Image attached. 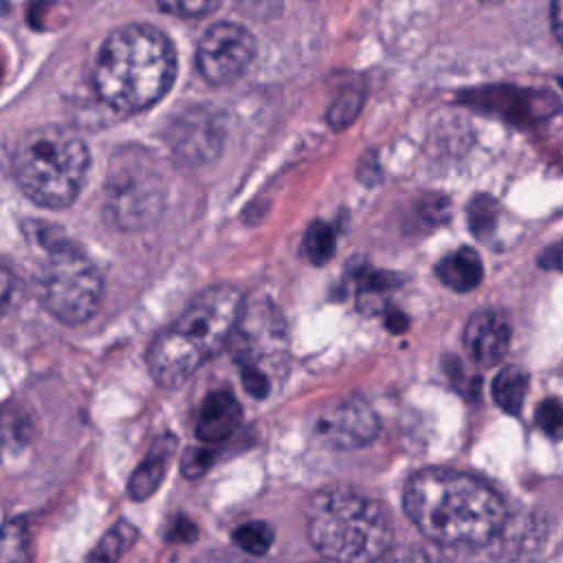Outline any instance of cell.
<instances>
[{
  "label": "cell",
  "mask_w": 563,
  "mask_h": 563,
  "mask_svg": "<svg viewBox=\"0 0 563 563\" xmlns=\"http://www.w3.org/2000/svg\"><path fill=\"white\" fill-rule=\"evenodd\" d=\"M222 0H158V4L167 13H176L183 18H202L213 13Z\"/></svg>",
  "instance_id": "obj_21"
},
{
  "label": "cell",
  "mask_w": 563,
  "mask_h": 563,
  "mask_svg": "<svg viewBox=\"0 0 563 563\" xmlns=\"http://www.w3.org/2000/svg\"><path fill=\"white\" fill-rule=\"evenodd\" d=\"M389 563H440V561L431 552L411 545V548H402V550L394 552Z\"/></svg>",
  "instance_id": "obj_25"
},
{
  "label": "cell",
  "mask_w": 563,
  "mask_h": 563,
  "mask_svg": "<svg viewBox=\"0 0 563 563\" xmlns=\"http://www.w3.org/2000/svg\"><path fill=\"white\" fill-rule=\"evenodd\" d=\"M402 504L413 526L440 545L488 543L506 521V506L488 484L451 468L413 473Z\"/></svg>",
  "instance_id": "obj_1"
},
{
  "label": "cell",
  "mask_w": 563,
  "mask_h": 563,
  "mask_svg": "<svg viewBox=\"0 0 563 563\" xmlns=\"http://www.w3.org/2000/svg\"><path fill=\"white\" fill-rule=\"evenodd\" d=\"M550 22L556 40L563 44V0H552V11H550Z\"/></svg>",
  "instance_id": "obj_28"
},
{
  "label": "cell",
  "mask_w": 563,
  "mask_h": 563,
  "mask_svg": "<svg viewBox=\"0 0 563 563\" xmlns=\"http://www.w3.org/2000/svg\"><path fill=\"white\" fill-rule=\"evenodd\" d=\"M306 526L314 550L334 563H374L394 537L387 510L345 486L317 493L308 504Z\"/></svg>",
  "instance_id": "obj_4"
},
{
  "label": "cell",
  "mask_w": 563,
  "mask_h": 563,
  "mask_svg": "<svg viewBox=\"0 0 563 563\" xmlns=\"http://www.w3.org/2000/svg\"><path fill=\"white\" fill-rule=\"evenodd\" d=\"M213 464V451L205 449V446H191L183 453L180 460V468L185 473V477H200L202 473H207V468Z\"/></svg>",
  "instance_id": "obj_22"
},
{
  "label": "cell",
  "mask_w": 563,
  "mask_h": 563,
  "mask_svg": "<svg viewBox=\"0 0 563 563\" xmlns=\"http://www.w3.org/2000/svg\"><path fill=\"white\" fill-rule=\"evenodd\" d=\"M255 57L253 35L233 22H218L198 42L196 66L211 84H231L244 75Z\"/></svg>",
  "instance_id": "obj_9"
},
{
  "label": "cell",
  "mask_w": 563,
  "mask_h": 563,
  "mask_svg": "<svg viewBox=\"0 0 563 563\" xmlns=\"http://www.w3.org/2000/svg\"><path fill=\"white\" fill-rule=\"evenodd\" d=\"M33 229L35 244L46 253L35 277L42 306L68 325L90 319L99 308L103 290L97 266L75 244L64 240L55 227L35 222Z\"/></svg>",
  "instance_id": "obj_6"
},
{
  "label": "cell",
  "mask_w": 563,
  "mask_h": 563,
  "mask_svg": "<svg viewBox=\"0 0 563 563\" xmlns=\"http://www.w3.org/2000/svg\"><path fill=\"white\" fill-rule=\"evenodd\" d=\"M233 541L242 552L251 556H262L273 545V530L264 521H246L233 530Z\"/></svg>",
  "instance_id": "obj_18"
},
{
  "label": "cell",
  "mask_w": 563,
  "mask_h": 563,
  "mask_svg": "<svg viewBox=\"0 0 563 563\" xmlns=\"http://www.w3.org/2000/svg\"><path fill=\"white\" fill-rule=\"evenodd\" d=\"M88 150L81 136L62 125H40L24 132L11 154L18 187L40 207H68L81 191L88 172Z\"/></svg>",
  "instance_id": "obj_5"
},
{
  "label": "cell",
  "mask_w": 563,
  "mask_h": 563,
  "mask_svg": "<svg viewBox=\"0 0 563 563\" xmlns=\"http://www.w3.org/2000/svg\"><path fill=\"white\" fill-rule=\"evenodd\" d=\"M534 422L539 429L550 435V438H561L563 435V402L556 398H548L537 407Z\"/></svg>",
  "instance_id": "obj_20"
},
{
  "label": "cell",
  "mask_w": 563,
  "mask_h": 563,
  "mask_svg": "<svg viewBox=\"0 0 563 563\" xmlns=\"http://www.w3.org/2000/svg\"><path fill=\"white\" fill-rule=\"evenodd\" d=\"M240 420H242V407L238 398L227 389L211 391L200 405V411L196 418V433L202 442L218 444L235 431Z\"/></svg>",
  "instance_id": "obj_13"
},
{
  "label": "cell",
  "mask_w": 563,
  "mask_h": 563,
  "mask_svg": "<svg viewBox=\"0 0 563 563\" xmlns=\"http://www.w3.org/2000/svg\"><path fill=\"white\" fill-rule=\"evenodd\" d=\"M310 433L328 449H358L376 438L378 418L363 398H336L317 407L310 418Z\"/></svg>",
  "instance_id": "obj_8"
},
{
  "label": "cell",
  "mask_w": 563,
  "mask_h": 563,
  "mask_svg": "<svg viewBox=\"0 0 563 563\" xmlns=\"http://www.w3.org/2000/svg\"><path fill=\"white\" fill-rule=\"evenodd\" d=\"M510 345V321L499 310L475 312L464 328V347L475 363L493 365L501 361Z\"/></svg>",
  "instance_id": "obj_12"
},
{
  "label": "cell",
  "mask_w": 563,
  "mask_h": 563,
  "mask_svg": "<svg viewBox=\"0 0 563 563\" xmlns=\"http://www.w3.org/2000/svg\"><path fill=\"white\" fill-rule=\"evenodd\" d=\"M244 299L233 286L200 292L189 308L165 328L147 350V367L156 385H183L207 358L231 343Z\"/></svg>",
  "instance_id": "obj_3"
},
{
  "label": "cell",
  "mask_w": 563,
  "mask_h": 563,
  "mask_svg": "<svg viewBox=\"0 0 563 563\" xmlns=\"http://www.w3.org/2000/svg\"><path fill=\"white\" fill-rule=\"evenodd\" d=\"M528 394V376L519 367H504L493 380V398L506 413L517 416Z\"/></svg>",
  "instance_id": "obj_16"
},
{
  "label": "cell",
  "mask_w": 563,
  "mask_h": 563,
  "mask_svg": "<svg viewBox=\"0 0 563 563\" xmlns=\"http://www.w3.org/2000/svg\"><path fill=\"white\" fill-rule=\"evenodd\" d=\"M196 534V526L187 519H176L167 532L169 541H189Z\"/></svg>",
  "instance_id": "obj_26"
},
{
  "label": "cell",
  "mask_w": 563,
  "mask_h": 563,
  "mask_svg": "<svg viewBox=\"0 0 563 563\" xmlns=\"http://www.w3.org/2000/svg\"><path fill=\"white\" fill-rule=\"evenodd\" d=\"M358 106H361V95L345 92L343 97H339L336 103H332V110H330L332 125H345L356 114Z\"/></svg>",
  "instance_id": "obj_24"
},
{
  "label": "cell",
  "mask_w": 563,
  "mask_h": 563,
  "mask_svg": "<svg viewBox=\"0 0 563 563\" xmlns=\"http://www.w3.org/2000/svg\"><path fill=\"white\" fill-rule=\"evenodd\" d=\"M136 530L128 521L114 523L97 543V548L90 552L86 563H117L121 554L134 543Z\"/></svg>",
  "instance_id": "obj_17"
},
{
  "label": "cell",
  "mask_w": 563,
  "mask_h": 563,
  "mask_svg": "<svg viewBox=\"0 0 563 563\" xmlns=\"http://www.w3.org/2000/svg\"><path fill=\"white\" fill-rule=\"evenodd\" d=\"M167 139L174 154L185 163L200 165L220 152L224 141V121L218 110L196 106L174 119Z\"/></svg>",
  "instance_id": "obj_11"
},
{
  "label": "cell",
  "mask_w": 563,
  "mask_h": 563,
  "mask_svg": "<svg viewBox=\"0 0 563 563\" xmlns=\"http://www.w3.org/2000/svg\"><path fill=\"white\" fill-rule=\"evenodd\" d=\"M172 449H174V438L172 435L161 438L150 449L145 460L139 464V468L130 477V497L132 499L143 501L161 486V482L165 477V471H167Z\"/></svg>",
  "instance_id": "obj_15"
},
{
  "label": "cell",
  "mask_w": 563,
  "mask_h": 563,
  "mask_svg": "<svg viewBox=\"0 0 563 563\" xmlns=\"http://www.w3.org/2000/svg\"><path fill=\"white\" fill-rule=\"evenodd\" d=\"M229 345L240 365L244 389L253 398H266L273 380L271 367H277L286 354L282 319L264 306H253L249 312L244 308Z\"/></svg>",
  "instance_id": "obj_7"
},
{
  "label": "cell",
  "mask_w": 563,
  "mask_h": 563,
  "mask_svg": "<svg viewBox=\"0 0 563 563\" xmlns=\"http://www.w3.org/2000/svg\"><path fill=\"white\" fill-rule=\"evenodd\" d=\"M336 240H334V231L330 224L325 222H312L303 235V255L312 262V264H325L332 253H334Z\"/></svg>",
  "instance_id": "obj_19"
},
{
  "label": "cell",
  "mask_w": 563,
  "mask_h": 563,
  "mask_svg": "<svg viewBox=\"0 0 563 563\" xmlns=\"http://www.w3.org/2000/svg\"><path fill=\"white\" fill-rule=\"evenodd\" d=\"M387 325H389L394 332H400V330L407 328V319H405L402 314H391V317L387 319Z\"/></svg>",
  "instance_id": "obj_29"
},
{
  "label": "cell",
  "mask_w": 563,
  "mask_h": 563,
  "mask_svg": "<svg viewBox=\"0 0 563 563\" xmlns=\"http://www.w3.org/2000/svg\"><path fill=\"white\" fill-rule=\"evenodd\" d=\"M163 207V189L154 174L125 169L117 174L108 189V213L121 229L134 231L154 222Z\"/></svg>",
  "instance_id": "obj_10"
},
{
  "label": "cell",
  "mask_w": 563,
  "mask_h": 563,
  "mask_svg": "<svg viewBox=\"0 0 563 563\" xmlns=\"http://www.w3.org/2000/svg\"><path fill=\"white\" fill-rule=\"evenodd\" d=\"M435 275L446 288L455 292H468L479 286L484 268L479 255L473 249L462 246L438 262Z\"/></svg>",
  "instance_id": "obj_14"
},
{
  "label": "cell",
  "mask_w": 563,
  "mask_h": 563,
  "mask_svg": "<svg viewBox=\"0 0 563 563\" xmlns=\"http://www.w3.org/2000/svg\"><path fill=\"white\" fill-rule=\"evenodd\" d=\"M541 266H543V268L563 271V242H556V244H552L550 249L543 251V255H541Z\"/></svg>",
  "instance_id": "obj_27"
},
{
  "label": "cell",
  "mask_w": 563,
  "mask_h": 563,
  "mask_svg": "<svg viewBox=\"0 0 563 563\" xmlns=\"http://www.w3.org/2000/svg\"><path fill=\"white\" fill-rule=\"evenodd\" d=\"M176 55L154 26L128 24L108 35L95 62L97 95L114 110L139 112L156 103L172 86Z\"/></svg>",
  "instance_id": "obj_2"
},
{
  "label": "cell",
  "mask_w": 563,
  "mask_h": 563,
  "mask_svg": "<svg viewBox=\"0 0 563 563\" xmlns=\"http://www.w3.org/2000/svg\"><path fill=\"white\" fill-rule=\"evenodd\" d=\"M484 2H499V0H484Z\"/></svg>",
  "instance_id": "obj_30"
},
{
  "label": "cell",
  "mask_w": 563,
  "mask_h": 563,
  "mask_svg": "<svg viewBox=\"0 0 563 563\" xmlns=\"http://www.w3.org/2000/svg\"><path fill=\"white\" fill-rule=\"evenodd\" d=\"M468 220H471V229L482 235V233H488L495 224V205L488 200V198H477L473 205H471V211H468Z\"/></svg>",
  "instance_id": "obj_23"
}]
</instances>
